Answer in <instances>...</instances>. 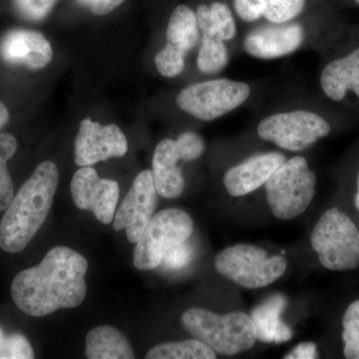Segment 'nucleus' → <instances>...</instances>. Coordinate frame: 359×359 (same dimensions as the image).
Listing matches in <instances>:
<instances>
[{
	"mask_svg": "<svg viewBox=\"0 0 359 359\" xmlns=\"http://www.w3.org/2000/svg\"><path fill=\"white\" fill-rule=\"evenodd\" d=\"M147 359H215L217 353L198 339L165 342L151 348Z\"/></svg>",
	"mask_w": 359,
	"mask_h": 359,
	"instance_id": "b1692460",
	"label": "nucleus"
},
{
	"mask_svg": "<svg viewBox=\"0 0 359 359\" xmlns=\"http://www.w3.org/2000/svg\"><path fill=\"white\" fill-rule=\"evenodd\" d=\"M181 159L176 140L165 139L158 144L152 160L153 182L158 195L176 199L185 189V179L178 166Z\"/></svg>",
	"mask_w": 359,
	"mask_h": 359,
	"instance_id": "a211bd4d",
	"label": "nucleus"
},
{
	"mask_svg": "<svg viewBox=\"0 0 359 359\" xmlns=\"http://www.w3.org/2000/svg\"><path fill=\"white\" fill-rule=\"evenodd\" d=\"M59 182L51 161L40 163L23 184L0 222V248L9 254L22 252L48 216Z\"/></svg>",
	"mask_w": 359,
	"mask_h": 359,
	"instance_id": "f03ea898",
	"label": "nucleus"
},
{
	"mask_svg": "<svg viewBox=\"0 0 359 359\" xmlns=\"http://www.w3.org/2000/svg\"><path fill=\"white\" fill-rule=\"evenodd\" d=\"M0 56L9 65L40 70L50 63L53 50L41 33L13 29L0 40Z\"/></svg>",
	"mask_w": 359,
	"mask_h": 359,
	"instance_id": "2eb2a0df",
	"label": "nucleus"
},
{
	"mask_svg": "<svg viewBox=\"0 0 359 359\" xmlns=\"http://www.w3.org/2000/svg\"><path fill=\"white\" fill-rule=\"evenodd\" d=\"M252 89L238 80L219 78L182 89L177 106L201 121L210 122L233 112L249 100Z\"/></svg>",
	"mask_w": 359,
	"mask_h": 359,
	"instance_id": "0eeeda50",
	"label": "nucleus"
},
{
	"mask_svg": "<svg viewBox=\"0 0 359 359\" xmlns=\"http://www.w3.org/2000/svg\"><path fill=\"white\" fill-rule=\"evenodd\" d=\"M85 356L89 359H132L129 340L117 328L100 325L90 330L85 340Z\"/></svg>",
	"mask_w": 359,
	"mask_h": 359,
	"instance_id": "aec40b11",
	"label": "nucleus"
},
{
	"mask_svg": "<svg viewBox=\"0 0 359 359\" xmlns=\"http://www.w3.org/2000/svg\"><path fill=\"white\" fill-rule=\"evenodd\" d=\"M306 0H233L238 18L245 22L264 18L269 23L282 25L301 15Z\"/></svg>",
	"mask_w": 359,
	"mask_h": 359,
	"instance_id": "6ab92c4d",
	"label": "nucleus"
},
{
	"mask_svg": "<svg viewBox=\"0 0 359 359\" xmlns=\"http://www.w3.org/2000/svg\"><path fill=\"white\" fill-rule=\"evenodd\" d=\"M182 161L192 162L204 154L205 143L201 135L193 131L184 132L176 140Z\"/></svg>",
	"mask_w": 359,
	"mask_h": 359,
	"instance_id": "cd10ccee",
	"label": "nucleus"
},
{
	"mask_svg": "<svg viewBox=\"0 0 359 359\" xmlns=\"http://www.w3.org/2000/svg\"><path fill=\"white\" fill-rule=\"evenodd\" d=\"M311 244L323 268L348 271L359 266V230L339 208L327 210L318 219Z\"/></svg>",
	"mask_w": 359,
	"mask_h": 359,
	"instance_id": "39448f33",
	"label": "nucleus"
},
{
	"mask_svg": "<svg viewBox=\"0 0 359 359\" xmlns=\"http://www.w3.org/2000/svg\"><path fill=\"white\" fill-rule=\"evenodd\" d=\"M341 325L344 358L359 359V299L347 306Z\"/></svg>",
	"mask_w": 359,
	"mask_h": 359,
	"instance_id": "a878e982",
	"label": "nucleus"
},
{
	"mask_svg": "<svg viewBox=\"0 0 359 359\" xmlns=\"http://www.w3.org/2000/svg\"><path fill=\"white\" fill-rule=\"evenodd\" d=\"M285 161L282 153H261L231 167L224 176V185L233 197H243L261 188Z\"/></svg>",
	"mask_w": 359,
	"mask_h": 359,
	"instance_id": "dca6fc26",
	"label": "nucleus"
},
{
	"mask_svg": "<svg viewBox=\"0 0 359 359\" xmlns=\"http://www.w3.org/2000/svg\"><path fill=\"white\" fill-rule=\"evenodd\" d=\"M287 262L282 256L269 257L257 245L238 244L217 255L215 269L219 275L245 289L268 287L282 278Z\"/></svg>",
	"mask_w": 359,
	"mask_h": 359,
	"instance_id": "423d86ee",
	"label": "nucleus"
},
{
	"mask_svg": "<svg viewBox=\"0 0 359 359\" xmlns=\"http://www.w3.org/2000/svg\"><path fill=\"white\" fill-rule=\"evenodd\" d=\"M285 306L282 295H276L254 309L250 318L256 328L257 340L282 344L292 339V330L280 320Z\"/></svg>",
	"mask_w": 359,
	"mask_h": 359,
	"instance_id": "412c9836",
	"label": "nucleus"
},
{
	"mask_svg": "<svg viewBox=\"0 0 359 359\" xmlns=\"http://www.w3.org/2000/svg\"><path fill=\"white\" fill-rule=\"evenodd\" d=\"M193 231V219L186 212L168 209L157 212L136 243L133 254L135 268L140 271L158 268L167 250L187 242Z\"/></svg>",
	"mask_w": 359,
	"mask_h": 359,
	"instance_id": "1a4fd4ad",
	"label": "nucleus"
},
{
	"mask_svg": "<svg viewBox=\"0 0 359 359\" xmlns=\"http://www.w3.org/2000/svg\"><path fill=\"white\" fill-rule=\"evenodd\" d=\"M304 39L306 32L299 23H271V25L248 33L243 45L245 53L252 57L273 60L299 50Z\"/></svg>",
	"mask_w": 359,
	"mask_h": 359,
	"instance_id": "4468645a",
	"label": "nucleus"
},
{
	"mask_svg": "<svg viewBox=\"0 0 359 359\" xmlns=\"http://www.w3.org/2000/svg\"><path fill=\"white\" fill-rule=\"evenodd\" d=\"M257 131L262 140L271 142L283 150L299 152L328 136L332 126L313 111L294 110L264 118Z\"/></svg>",
	"mask_w": 359,
	"mask_h": 359,
	"instance_id": "6e6552de",
	"label": "nucleus"
},
{
	"mask_svg": "<svg viewBox=\"0 0 359 359\" xmlns=\"http://www.w3.org/2000/svg\"><path fill=\"white\" fill-rule=\"evenodd\" d=\"M78 1L95 15H106L121 6L125 0H78Z\"/></svg>",
	"mask_w": 359,
	"mask_h": 359,
	"instance_id": "7c9ffc66",
	"label": "nucleus"
},
{
	"mask_svg": "<svg viewBox=\"0 0 359 359\" xmlns=\"http://www.w3.org/2000/svg\"><path fill=\"white\" fill-rule=\"evenodd\" d=\"M202 34L197 66L201 72L207 75L218 74L230 62V52L226 41L208 28H200Z\"/></svg>",
	"mask_w": 359,
	"mask_h": 359,
	"instance_id": "4be33fe9",
	"label": "nucleus"
},
{
	"mask_svg": "<svg viewBox=\"0 0 359 359\" xmlns=\"http://www.w3.org/2000/svg\"><path fill=\"white\" fill-rule=\"evenodd\" d=\"M198 25L219 35L224 41H231L237 35V25L230 7L224 2H212L211 6L201 4L198 7Z\"/></svg>",
	"mask_w": 359,
	"mask_h": 359,
	"instance_id": "5701e85b",
	"label": "nucleus"
},
{
	"mask_svg": "<svg viewBox=\"0 0 359 359\" xmlns=\"http://www.w3.org/2000/svg\"><path fill=\"white\" fill-rule=\"evenodd\" d=\"M16 150L15 137L9 133H0V212L6 210L14 198V187L7 162L13 157Z\"/></svg>",
	"mask_w": 359,
	"mask_h": 359,
	"instance_id": "393cba45",
	"label": "nucleus"
},
{
	"mask_svg": "<svg viewBox=\"0 0 359 359\" xmlns=\"http://www.w3.org/2000/svg\"><path fill=\"white\" fill-rule=\"evenodd\" d=\"M87 271V259L79 252L62 245L53 248L39 266L15 276L11 283L13 302L33 318L77 308L86 297Z\"/></svg>",
	"mask_w": 359,
	"mask_h": 359,
	"instance_id": "f257e3e1",
	"label": "nucleus"
},
{
	"mask_svg": "<svg viewBox=\"0 0 359 359\" xmlns=\"http://www.w3.org/2000/svg\"><path fill=\"white\" fill-rule=\"evenodd\" d=\"M316 173L306 158L295 156L285 160L264 184L273 216L285 221L304 214L316 196Z\"/></svg>",
	"mask_w": 359,
	"mask_h": 359,
	"instance_id": "20e7f679",
	"label": "nucleus"
},
{
	"mask_svg": "<svg viewBox=\"0 0 359 359\" xmlns=\"http://www.w3.org/2000/svg\"><path fill=\"white\" fill-rule=\"evenodd\" d=\"M354 204H355L356 209L359 212V170L358 173V179H356V194L354 198Z\"/></svg>",
	"mask_w": 359,
	"mask_h": 359,
	"instance_id": "72a5a7b5",
	"label": "nucleus"
},
{
	"mask_svg": "<svg viewBox=\"0 0 359 359\" xmlns=\"http://www.w3.org/2000/svg\"><path fill=\"white\" fill-rule=\"evenodd\" d=\"M318 358V347L313 342H304L299 344L283 358L287 359H313Z\"/></svg>",
	"mask_w": 359,
	"mask_h": 359,
	"instance_id": "2f4dec72",
	"label": "nucleus"
},
{
	"mask_svg": "<svg viewBox=\"0 0 359 359\" xmlns=\"http://www.w3.org/2000/svg\"><path fill=\"white\" fill-rule=\"evenodd\" d=\"M167 43L155 57L156 68L162 76L174 78L185 69L188 52L199 43L197 15L190 7L177 6L170 16Z\"/></svg>",
	"mask_w": 359,
	"mask_h": 359,
	"instance_id": "9d476101",
	"label": "nucleus"
},
{
	"mask_svg": "<svg viewBox=\"0 0 359 359\" xmlns=\"http://www.w3.org/2000/svg\"><path fill=\"white\" fill-rule=\"evenodd\" d=\"M157 204L158 193L153 182L152 172L150 170L142 171L116 210L113 229L124 230L129 242L136 244L154 217Z\"/></svg>",
	"mask_w": 359,
	"mask_h": 359,
	"instance_id": "9b49d317",
	"label": "nucleus"
},
{
	"mask_svg": "<svg viewBox=\"0 0 359 359\" xmlns=\"http://www.w3.org/2000/svg\"><path fill=\"white\" fill-rule=\"evenodd\" d=\"M128 152V141L115 124L84 119L80 123L74 145L75 164L88 167L111 158H121Z\"/></svg>",
	"mask_w": 359,
	"mask_h": 359,
	"instance_id": "ddd939ff",
	"label": "nucleus"
},
{
	"mask_svg": "<svg viewBox=\"0 0 359 359\" xmlns=\"http://www.w3.org/2000/svg\"><path fill=\"white\" fill-rule=\"evenodd\" d=\"M34 351L25 335L6 334L0 327V359H32Z\"/></svg>",
	"mask_w": 359,
	"mask_h": 359,
	"instance_id": "bb28decb",
	"label": "nucleus"
},
{
	"mask_svg": "<svg viewBox=\"0 0 359 359\" xmlns=\"http://www.w3.org/2000/svg\"><path fill=\"white\" fill-rule=\"evenodd\" d=\"M13 2L25 20L40 21L50 13L57 0H13Z\"/></svg>",
	"mask_w": 359,
	"mask_h": 359,
	"instance_id": "c85d7f7f",
	"label": "nucleus"
},
{
	"mask_svg": "<svg viewBox=\"0 0 359 359\" xmlns=\"http://www.w3.org/2000/svg\"><path fill=\"white\" fill-rule=\"evenodd\" d=\"M320 85L334 102H342L351 93L359 100V46L330 61L321 71Z\"/></svg>",
	"mask_w": 359,
	"mask_h": 359,
	"instance_id": "f3484780",
	"label": "nucleus"
},
{
	"mask_svg": "<svg viewBox=\"0 0 359 359\" xmlns=\"http://www.w3.org/2000/svg\"><path fill=\"white\" fill-rule=\"evenodd\" d=\"M354 2H355V4H358V6H359V0H354Z\"/></svg>",
	"mask_w": 359,
	"mask_h": 359,
	"instance_id": "f704fd0d",
	"label": "nucleus"
},
{
	"mask_svg": "<svg viewBox=\"0 0 359 359\" xmlns=\"http://www.w3.org/2000/svg\"><path fill=\"white\" fill-rule=\"evenodd\" d=\"M9 121V112L6 106L0 101V131L6 127Z\"/></svg>",
	"mask_w": 359,
	"mask_h": 359,
	"instance_id": "473e14b6",
	"label": "nucleus"
},
{
	"mask_svg": "<svg viewBox=\"0 0 359 359\" xmlns=\"http://www.w3.org/2000/svg\"><path fill=\"white\" fill-rule=\"evenodd\" d=\"M181 323L189 334L221 355L245 353L257 341L254 321L241 311L218 314L191 308L182 314Z\"/></svg>",
	"mask_w": 359,
	"mask_h": 359,
	"instance_id": "7ed1b4c3",
	"label": "nucleus"
},
{
	"mask_svg": "<svg viewBox=\"0 0 359 359\" xmlns=\"http://www.w3.org/2000/svg\"><path fill=\"white\" fill-rule=\"evenodd\" d=\"M192 259V250L185 243H181L168 250L162 263L169 269H181L190 263Z\"/></svg>",
	"mask_w": 359,
	"mask_h": 359,
	"instance_id": "c756f323",
	"label": "nucleus"
},
{
	"mask_svg": "<svg viewBox=\"0 0 359 359\" xmlns=\"http://www.w3.org/2000/svg\"><path fill=\"white\" fill-rule=\"evenodd\" d=\"M70 190L78 209L93 212L101 224H111L120 197L117 182L100 178L93 168L82 167L71 180Z\"/></svg>",
	"mask_w": 359,
	"mask_h": 359,
	"instance_id": "f8f14e48",
	"label": "nucleus"
}]
</instances>
